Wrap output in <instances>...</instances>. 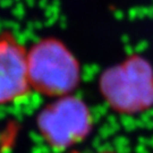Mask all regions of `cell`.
<instances>
[{
	"instance_id": "cell-1",
	"label": "cell",
	"mask_w": 153,
	"mask_h": 153,
	"mask_svg": "<svg viewBox=\"0 0 153 153\" xmlns=\"http://www.w3.org/2000/svg\"><path fill=\"white\" fill-rule=\"evenodd\" d=\"M100 90L117 112H142L153 104L152 68L143 59H128L104 73L100 79Z\"/></svg>"
},
{
	"instance_id": "cell-2",
	"label": "cell",
	"mask_w": 153,
	"mask_h": 153,
	"mask_svg": "<svg viewBox=\"0 0 153 153\" xmlns=\"http://www.w3.org/2000/svg\"><path fill=\"white\" fill-rule=\"evenodd\" d=\"M32 90L51 97H66L77 86L81 69L76 58L59 41L39 42L28 51Z\"/></svg>"
},
{
	"instance_id": "cell-3",
	"label": "cell",
	"mask_w": 153,
	"mask_h": 153,
	"mask_svg": "<svg viewBox=\"0 0 153 153\" xmlns=\"http://www.w3.org/2000/svg\"><path fill=\"white\" fill-rule=\"evenodd\" d=\"M92 117L82 100L66 95L44 110L39 128L45 142L58 150H67L88 135Z\"/></svg>"
},
{
	"instance_id": "cell-4",
	"label": "cell",
	"mask_w": 153,
	"mask_h": 153,
	"mask_svg": "<svg viewBox=\"0 0 153 153\" xmlns=\"http://www.w3.org/2000/svg\"><path fill=\"white\" fill-rule=\"evenodd\" d=\"M31 90L28 51L11 33H0V107L25 99Z\"/></svg>"
},
{
	"instance_id": "cell-5",
	"label": "cell",
	"mask_w": 153,
	"mask_h": 153,
	"mask_svg": "<svg viewBox=\"0 0 153 153\" xmlns=\"http://www.w3.org/2000/svg\"><path fill=\"white\" fill-rule=\"evenodd\" d=\"M67 153H81V152H77V151H71V152H67ZM98 153H115V152H110V151H103V152H98Z\"/></svg>"
}]
</instances>
